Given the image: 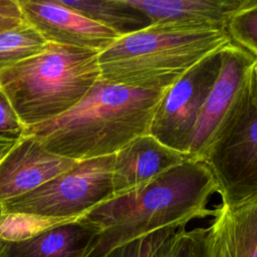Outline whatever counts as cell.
<instances>
[{"label":"cell","instance_id":"6da1fadb","mask_svg":"<svg viewBox=\"0 0 257 257\" xmlns=\"http://www.w3.org/2000/svg\"><path fill=\"white\" fill-rule=\"evenodd\" d=\"M215 193L217 183L208 167L189 158L138 190L112 197L79 217L98 231L85 257H105L158 231L214 216L208 203Z\"/></svg>","mask_w":257,"mask_h":257},{"label":"cell","instance_id":"7a4b0ae2","mask_svg":"<svg viewBox=\"0 0 257 257\" xmlns=\"http://www.w3.org/2000/svg\"><path fill=\"white\" fill-rule=\"evenodd\" d=\"M168 88L131 87L98 79L77 104L59 116L26 126L23 137L76 162L115 155L149 134Z\"/></svg>","mask_w":257,"mask_h":257},{"label":"cell","instance_id":"3957f363","mask_svg":"<svg viewBox=\"0 0 257 257\" xmlns=\"http://www.w3.org/2000/svg\"><path fill=\"white\" fill-rule=\"evenodd\" d=\"M232 40L226 30L147 26L98 53L99 79L140 88H167Z\"/></svg>","mask_w":257,"mask_h":257},{"label":"cell","instance_id":"277c9868","mask_svg":"<svg viewBox=\"0 0 257 257\" xmlns=\"http://www.w3.org/2000/svg\"><path fill=\"white\" fill-rule=\"evenodd\" d=\"M98 52L49 43L0 71V89L24 126L59 116L77 104L99 79Z\"/></svg>","mask_w":257,"mask_h":257},{"label":"cell","instance_id":"5b68a950","mask_svg":"<svg viewBox=\"0 0 257 257\" xmlns=\"http://www.w3.org/2000/svg\"><path fill=\"white\" fill-rule=\"evenodd\" d=\"M114 155L77 162L38 188L2 204L3 215L67 222L113 197Z\"/></svg>","mask_w":257,"mask_h":257},{"label":"cell","instance_id":"8992f818","mask_svg":"<svg viewBox=\"0 0 257 257\" xmlns=\"http://www.w3.org/2000/svg\"><path fill=\"white\" fill-rule=\"evenodd\" d=\"M228 209L257 201V109L250 88L236 116L200 159Z\"/></svg>","mask_w":257,"mask_h":257},{"label":"cell","instance_id":"52a82bcc","mask_svg":"<svg viewBox=\"0 0 257 257\" xmlns=\"http://www.w3.org/2000/svg\"><path fill=\"white\" fill-rule=\"evenodd\" d=\"M221 62L222 49L204 58L167 89L152 119L151 136L188 157L197 119Z\"/></svg>","mask_w":257,"mask_h":257},{"label":"cell","instance_id":"ba28073f","mask_svg":"<svg viewBox=\"0 0 257 257\" xmlns=\"http://www.w3.org/2000/svg\"><path fill=\"white\" fill-rule=\"evenodd\" d=\"M255 58L233 42L222 49L219 74L194 128L190 159L200 160L237 114L249 91V71Z\"/></svg>","mask_w":257,"mask_h":257},{"label":"cell","instance_id":"9c48e42d","mask_svg":"<svg viewBox=\"0 0 257 257\" xmlns=\"http://www.w3.org/2000/svg\"><path fill=\"white\" fill-rule=\"evenodd\" d=\"M24 20L45 40L100 53L120 36L113 30L53 1L16 0Z\"/></svg>","mask_w":257,"mask_h":257},{"label":"cell","instance_id":"30bf717a","mask_svg":"<svg viewBox=\"0 0 257 257\" xmlns=\"http://www.w3.org/2000/svg\"><path fill=\"white\" fill-rule=\"evenodd\" d=\"M77 164L22 137L0 161V204L26 194Z\"/></svg>","mask_w":257,"mask_h":257},{"label":"cell","instance_id":"8fae6325","mask_svg":"<svg viewBox=\"0 0 257 257\" xmlns=\"http://www.w3.org/2000/svg\"><path fill=\"white\" fill-rule=\"evenodd\" d=\"M187 159L150 134L133 140L114 155L113 197L138 190Z\"/></svg>","mask_w":257,"mask_h":257},{"label":"cell","instance_id":"7c38bea8","mask_svg":"<svg viewBox=\"0 0 257 257\" xmlns=\"http://www.w3.org/2000/svg\"><path fill=\"white\" fill-rule=\"evenodd\" d=\"M150 25L191 30H226L244 0H127Z\"/></svg>","mask_w":257,"mask_h":257},{"label":"cell","instance_id":"4fadbf2b","mask_svg":"<svg viewBox=\"0 0 257 257\" xmlns=\"http://www.w3.org/2000/svg\"><path fill=\"white\" fill-rule=\"evenodd\" d=\"M98 231L79 218L30 237L0 240V257H85Z\"/></svg>","mask_w":257,"mask_h":257},{"label":"cell","instance_id":"5bb4252c","mask_svg":"<svg viewBox=\"0 0 257 257\" xmlns=\"http://www.w3.org/2000/svg\"><path fill=\"white\" fill-rule=\"evenodd\" d=\"M210 228L213 257H257V201L218 207Z\"/></svg>","mask_w":257,"mask_h":257},{"label":"cell","instance_id":"9a60e30c","mask_svg":"<svg viewBox=\"0 0 257 257\" xmlns=\"http://www.w3.org/2000/svg\"><path fill=\"white\" fill-rule=\"evenodd\" d=\"M87 18L113 30L123 36L150 25L142 11L127 0H58Z\"/></svg>","mask_w":257,"mask_h":257},{"label":"cell","instance_id":"2e32d148","mask_svg":"<svg viewBox=\"0 0 257 257\" xmlns=\"http://www.w3.org/2000/svg\"><path fill=\"white\" fill-rule=\"evenodd\" d=\"M147 257H213L211 228L161 230Z\"/></svg>","mask_w":257,"mask_h":257},{"label":"cell","instance_id":"e0dca14e","mask_svg":"<svg viewBox=\"0 0 257 257\" xmlns=\"http://www.w3.org/2000/svg\"><path fill=\"white\" fill-rule=\"evenodd\" d=\"M48 42L25 20L0 33V71L42 52Z\"/></svg>","mask_w":257,"mask_h":257},{"label":"cell","instance_id":"ac0fdd59","mask_svg":"<svg viewBox=\"0 0 257 257\" xmlns=\"http://www.w3.org/2000/svg\"><path fill=\"white\" fill-rule=\"evenodd\" d=\"M226 31L233 43L257 57V0H244L230 19Z\"/></svg>","mask_w":257,"mask_h":257},{"label":"cell","instance_id":"d6986e66","mask_svg":"<svg viewBox=\"0 0 257 257\" xmlns=\"http://www.w3.org/2000/svg\"><path fill=\"white\" fill-rule=\"evenodd\" d=\"M24 130L25 126L11 102L0 89V140L18 142L22 139Z\"/></svg>","mask_w":257,"mask_h":257},{"label":"cell","instance_id":"ffe728a7","mask_svg":"<svg viewBox=\"0 0 257 257\" xmlns=\"http://www.w3.org/2000/svg\"><path fill=\"white\" fill-rule=\"evenodd\" d=\"M24 21L16 0H0V33Z\"/></svg>","mask_w":257,"mask_h":257},{"label":"cell","instance_id":"44dd1931","mask_svg":"<svg viewBox=\"0 0 257 257\" xmlns=\"http://www.w3.org/2000/svg\"><path fill=\"white\" fill-rule=\"evenodd\" d=\"M152 235L118 247L105 257H144L151 243Z\"/></svg>","mask_w":257,"mask_h":257},{"label":"cell","instance_id":"7402d4cb","mask_svg":"<svg viewBox=\"0 0 257 257\" xmlns=\"http://www.w3.org/2000/svg\"><path fill=\"white\" fill-rule=\"evenodd\" d=\"M249 88L252 101L257 109V57L255 58L249 71Z\"/></svg>","mask_w":257,"mask_h":257},{"label":"cell","instance_id":"603a6c76","mask_svg":"<svg viewBox=\"0 0 257 257\" xmlns=\"http://www.w3.org/2000/svg\"><path fill=\"white\" fill-rule=\"evenodd\" d=\"M17 142H9V141H2V140H0V161L11 150V148Z\"/></svg>","mask_w":257,"mask_h":257},{"label":"cell","instance_id":"cb8c5ba5","mask_svg":"<svg viewBox=\"0 0 257 257\" xmlns=\"http://www.w3.org/2000/svg\"><path fill=\"white\" fill-rule=\"evenodd\" d=\"M158 232H159V231H158ZM158 232H156V233H154V234L152 235L151 243H150L149 248H148V250H147V252H146V254H145V256H144V257H147V255H148V253H149V251H150V249H151V247H152V245H153V243H154V241H155V239H156V237H157V235H158Z\"/></svg>","mask_w":257,"mask_h":257},{"label":"cell","instance_id":"d4e9b609","mask_svg":"<svg viewBox=\"0 0 257 257\" xmlns=\"http://www.w3.org/2000/svg\"><path fill=\"white\" fill-rule=\"evenodd\" d=\"M2 216H3V213H2V205L0 204V221L2 219Z\"/></svg>","mask_w":257,"mask_h":257}]
</instances>
